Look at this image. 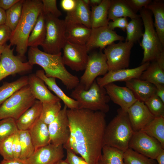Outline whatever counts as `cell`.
Segmentation results:
<instances>
[{
	"instance_id": "cell-1",
	"label": "cell",
	"mask_w": 164,
	"mask_h": 164,
	"mask_svg": "<svg viewBox=\"0 0 164 164\" xmlns=\"http://www.w3.org/2000/svg\"><path fill=\"white\" fill-rule=\"evenodd\" d=\"M67 114L70 134L63 148L80 155L87 164H98L104 146L105 113L78 108L68 109Z\"/></svg>"
},
{
	"instance_id": "cell-2",
	"label": "cell",
	"mask_w": 164,
	"mask_h": 164,
	"mask_svg": "<svg viewBox=\"0 0 164 164\" xmlns=\"http://www.w3.org/2000/svg\"><path fill=\"white\" fill-rule=\"evenodd\" d=\"M61 55V53L51 54L42 51L38 47H30L28 62L32 66L35 64L40 66L46 77L57 78L67 89L73 90L79 84V79L67 70Z\"/></svg>"
},
{
	"instance_id": "cell-3",
	"label": "cell",
	"mask_w": 164,
	"mask_h": 164,
	"mask_svg": "<svg viewBox=\"0 0 164 164\" xmlns=\"http://www.w3.org/2000/svg\"><path fill=\"white\" fill-rule=\"evenodd\" d=\"M42 11V0H24L21 18L9 40V44L15 46L18 56L22 58L27 50L29 37Z\"/></svg>"
},
{
	"instance_id": "cell-4",
	"label": "cell",
	"mask_w": 164,
	"mask_h": 164,
	"mask_svg": "<svg viewBox=\"0 0 164 164\" xmlns=\"http://www.w3.org/2000/svg\"><path fill=\"white\" fill-rule=\"evenodd\" d=\"M116 116L106 125L103 145L118 149L124 152L134 132L127 112L120 108Z\"/></svg>"
},
{
	"instance_id": "cell-5",
	"label": "cell",
	"mask_w": 164,
	"mask_h": 164,
	"mask_svg": "<svg viewBox=\"0 0 164 164\" xmlns=\"http://www.w3.org/2000/svg\"><path fill=\"white\" fill-rule=\"evenodd\" d=\"M71 96L78 102L79 108L100 111L105 114L109 111L108 104L110 99L104 87L99 86L96 80L87 90L79 84L72 90Z\"/></svg>"
},
{
	"instance_id": "cell-6",
	"label": "cell",
	"mask_w": 164,
	"mask_h": 164,
	"mask_svg": "<svg viewBox=\"0 0 164 164\" xmlns=\"http://www.w3.org/2000/svg\"><path fill=\"white\" fill-rule=\"evenodd\" d=\"M139 15L144 27L142 39L140 44L143 50L142 64L156 61L161 55L164 54V47L155 31L151 12L143 8L140 10Z\"/></svg>"
},
{
	"instance_id": "cell-7",
	"label": "cell",
	"mask_w": 164,
	"mask_h": 164,
	"mask_svg": "<svg viewBox=\"0 0 164 164\" xmlns=\"http://www.w3.org/2000/svg\"><path fill=\"white\" fill-rule=\"evenodd\" d=\"M36 100L28 84L24 87L14 93L0 106V120L11 118L16 121L34 104Z\"/></svg>"
},
{
	"instance_id": "cell-8",
	"label": "cell",
	"mask_w": 164,
	"mask_h": 164,
	"mask_svg": "<svg viewBox=\"0 0 164 164\" xmlns=\"http://www.w3.org/2000/svg\"><path fill=\"white\" fill-rule=\"evenodd\" d=\"M45 15L46 35L41 46L44 52L51 54L61 53L66 41V23L64 20L59 19L50 14Z\"/></svg>"
},
{
	"instance_id": "cell-9",
	"label": "cell",
	"mask_w": 164,
	"mask_h": 164,
	"mask_svg": "<svg viewBox=\"0 0 164 164\" xmlns=\"http://www.w3.org/2000/svg\"><path fill=\"white\" fill-rule=\"evenodd\" d=\"M133 44L126 41H120L117 43L114 42L104 49L108 71L128 68Z\"/></svg>"
},
{
	"instance_id": "cell-10",
	"label": "cell",
	"mask_w": 164,
	"mask_h": 164,
	"mask_svg": "<svg viewBox=\"0 0 164 164\" xmlns=\"http://www.w3.org/2000/svg\"><path fill=\"white\" fill-rule=\"evenodd\" d=\"M84 70L79 79V84L85 90H87L98 76H104L108 71L106 57L101 50L89 55Z\"/></svg>"
},
{
	"instance_id": "cell-11",
	"label": "cell",
	"mask_w": 164,
	"mask_h": 164,
	"mask_svg": "<svg viewBox=\"0 0 164 164\" xmlns=\"http://www.w3.org/2000/svg\"><path fill=\"white\" fill-rule=\"evenodd\" d=\"M9 44H5L0 58V81L10 75L28 72L32 69L28 62L14 54V49Z\"/></svg>"
},
{
	"instance_id": "cell-12",
	"label": "cell",
	"mask_w": 164,
	"mask_h": 164,
	"mask_svg": "<svg viewBox=\"0 0 164 164\" xmlns=\"http://www.w3.org/2000/svg\"><path fill=\"white\" fill-rule=\"evenodd\" d=\"M128 148L149 158L155 159L164 148L155 138L139 131L134 132Z\"/></svg>"
},
{
	"instance_id": "cell-13",
	"label": "cell",
	"mask_w": 164,
	"mask_h": 164,
	"mask_svg": "<svg viewBox=\"0 0 164 164\" xmlns=\"http://www.w3.org/2000/svg\"><path fill=\"white\" fill-rule=\"evenodd\" d=\"M62 49V58L65 65L76 71L85 70L89 56L85 45L75 44L66 40Z\"/></svg>"
},
{
	"instance_id": "cell-14",
	"label": "cell",
	"mask_w": 164,
	"mask_h": 164,
	"mask_svg": "<svg viewBox=\"0 0 164 164\" xmlns=\"http://www.w3.org/2000/svg\"><path fill=\"white\" fill-rule=\"evenodd\" d=\"M67 109L64 105L55 120L48 125L50 143L56 145H65L70 137Z\"/></svg>"
},
{
	"instance_id": "cell-15",
	"label": "cell",
	"mask_w": 164,
	"mask_h": 164,
	"mask_svg": "<svg viewBox=\"0 0 164 164\" xmlns=\"http://www.w3.org/2000/svg\"><path fill=\"white\" fill-rule=\"evenodd\" d=\"M91 32L85 46L88 52L99 48L101 50L117 41H123L124 37L118 34L108 26L91 28Z\"/></svg>"
},
{
	"instance_id": "cell-16",
	"label": "cell",
	"mask_w": 164,
	"mask_h": 164,
	"mask_svg": "<svg viewBox=\"0 0 164 164\" xmlns=\"http://www.w3.org/2000/svg\"><path fill=\"white\" fill-rule=\"evenodd\" d=\"M150 63L147 62L132 69H123L108 71L102 77L96 79L97 84L104 87L106 85L117 81L126 82L134 78H139L143 72L149 66Z\"/></svg>"
},
{
	"instance_id": "cell-17",
	"label": "cell",
	"mask_w": 164,
	"mask_h": 164,
	"mask_svg": "<svg viewBox=\"0 0 164 164\" xmlns=\"http://www.w3.org/2000/svg\"><path fill=\"white\" fill-rule=\"evenodd\" d=\"M63 149L50 143L36 150L28 160L30 164H56L64 156Z\"/></svg>"
},
{
	"instance_id": "cell-18",
	"label": "cell",
	"mask_w": 164,
	"mask_h": 164,
	"mask_svg": "<svg viewBox=\"0 0 164 164\" xmlns=\"http://www.w3.org/2000/svg\"><path fill=\"white\" fill-rule=\"evenodd\" d=\"M127 112L134 132L141 130L155 117L144 103L138 100L130 106Z\"/></svg>"
},
{
	"instance_id": "cell-19",
	"label": "cell",
	"mask_w": 164,
	"mask_h": 164,
	"mask_svg": "<svg viewBox=\"0 0 164 164\" xmlns=\"http://www.w3.org/2000/svg\"><path fill=\"white\" fill-rule=\"evenodd\" d=\"M110 100L118 105L123 111L128 108L137 100L132 91L126 87L117 85L113 83L104 87Z\"/></svg>"
},
{
	"instance_id": "cell-20",
	"label": "cell",
	"mask_w": 164,
	"mask_h": 164,
	"mask_svg": "<svg viewBox=\"0 0 164 164\" xmlns=\"http://www.w3.org/2000/svg\"><path fill=\"white\" fill-rule=\"evenodd\" d=\"M28 84L36 99L42 103L61 101L50 91L44 81L35 74L28 76Z\"/></svg>"
},
{
	"instance_id": "cell-21",
	"label": "cell",
	"mask_w": 164,
	"mask_h": 164,
	"mask_svg": "<svg viewBox=\"0 0 164 164\" xmlns=\"http://www.w3.org/2000/svg\"><path fill=\"white\" fill-rule=\"evenodd\" d=\"M125 82L137 100L144 103L155 93V86L146 80L134 78Z\"/></svg>"
},
{
	"instance_id": "cell-22",
	"label": "cell",
	"mask_w": 164,
	"mask_h": 164,
	"mask_svg": "<svg viewBox=\"0 0 164 164\" xmlns=\"http://www.w3.org/2000/svg\"><path fill=\"white\" fill-rule=\"evenodd\" d=\"M48 86L49 88L53 91L58 98L63 102L68 109H73L79 108L77 101L67 95L57 85L56 78L46 77L43 70H38L35 73Z\"/></svg>"
},
{
	"instance_id": "cell-23",
	"label": "cell",
	"mask_w": 164,
	"mask_h": 164,
	"mask_svg": "<svg viewBox=\"0 0 164 164\" xmlns=\"http://www.w3.org/2000/svg\"><path fill=\"white\" fill-rule=\"evenodd\" d=\"M91 18L89 7L85 5L82 0H77L75 7L67 13L64 20L67 23L80 24L91 28Z\"/></svg>"
},
{
	"instance_id": "cell-24",
	"label": "cell",
	"mask_w": 164,
	"mask_h": 164,
	"mask_svg": "<svg viewBox=\"0 0 164 164\" xmlns=\"http://www.w3.org/2000/svg\"><path fill=\"white\" fill-rule=\"evenodd\" d=\"M91 30V28L83 24L66 23V40L74 43L85 45L90 37Z\"/></svg>"
},
{
	"instance_id": "cell-25",
	"label": "cell",
	"mask_w": 164,
	"mask_h": 164,
	"mask_svg": "<svg viewBox=\"0 0 164 164\" xmlns=\"http://www.w3.org/2000/svg\"><path fill=\"white\" fill-rule=\"evenodd\" d=\"M42 107V103L36 100L34 104L16 121L18 130H29L31 127L39 119Z\"/></svg>"
},
{
	"instance_id": "cell-26",
	"label": "cell",
	"mask_w": 164,
	"mask_h": 164,
	"mask_svg": "<svg viewBox=\"0 0 164 164\" xmlns=\"http://www.w3.org/2000/svg\"><path fill=\"white\" fill-rule=\"evenodd\" d=\"M29 131L35 150L50 143L48 125L40 119Z\"/></svg>"
},
{
	"instance_id": "cell-27",
	"label": "cell",
	"mask_w": 164,
	"mask_h": 164,
	"mask_svg": "<svg viewBox=\"0 0 164 164\" xmlns=\"http://www.w3.org/2000/svg\"><path fill=\"white\" fill-rule=\"evenodd\" d=\"M144 8L150 10L153 15L154 25L158 36L164 47V3L160 0L152 1Z\"/></svg>"
},
{
	"instance_id": "cell-28",
	"label": "cell",
	"mask_w": 164,
	"mask_h": 164,
	"mask_svg": "<svg viewBox=\"0 0 164 164\" xmlns=\"http://www.w3.org/2000/svg\"><path fill=\"white\" fill-rule=\"evenodd\" d=\"M110 0H102L97 6L92 7L91 10V28L108 26V9L111 4Z\"/></svg>"
},
{
	"instance_id": "cell-29",
	"label": "cell",
	"mask_w": 164,
	"mask_h": 164,
	"mask_svg": "<svg viewBox=\"0 0 164 164\" xmlns=\"http://www.w3.org/2000/svg\"><path fill=\"white\" fill-rule=\"evenodd\" d=\"M129 17L132 19L140 17L124 2V0H112L108 9L109 21L120 17Z\"/></svg>"
},
{
	"instance_id": "cell-30",
	"label": "cell",
	"mask_w": 164,
	"mask_h": 164,
	"mask_svg": "<svg viewBox=\"0 0 164 164\" xmlns=\"http://www.w3.org/2000/svg\"><path fill=\"white\" fill-rule=\"evenodd\" d=\"M46 35L45 15L42 12L39 15L36 23L29 37L27 44L30 47L42 46Z\"/></svg>"
},
{
	"instance_id": "cell-31",
	"label": "cell",
	"mask_w": 164,
	"mask_h": 164,
	"mask_svg": "<svg viewBox=\"0 0 164 164\" xmlns=\"http://www.w3.org/2000/svg\"><path fill=\"white\" fill-rule=\"evenodd\" d=\"M139 79L154 85L164 84V69L162 68L156 61H152L143 72Z\"/></svg>"
},
{
	"instance_id": "cell-32",
	"label": "cell",
	"mask_w": 164,
	"mask_h": 164,
	"mask_svg": "<svg viewBox=\"0 0 164 164\" xmlns=\"http://www.w3.org/2000/svg\"><path fill=\"white\" fill-rule=\"evenodd\" d=\"M156 139L164 148V117H155L141 130Z\"/></svg>"
},
{
	"instance_id": "cell-33",
	"label": "cell",
	"mask_w": 164,
	"mask_h": 164,
	"mask_svg": "<svg viewBox=\"0 0 164 164\" xmlns=\"http://www.w3.org/2000/svg\"><path fill=\"white\" fill-rule=\"evenodd\" d=\"M28 84V76L22 77L10 82H5L0 86V106L18 90Z\"/></svg>"
},
{
	"instance_id": "cell-34",
	"label": "cell",
	"mask_w": 164,
	"mask_h": 164,
	"mask_svg": "<svg viewBox=\"0 0 164 164\" xmlns=\"http://www.w3.org/2000/svg\"><path fill=\"white\" fill-rule=\"evenodd\" d=\"M124 152L115 148L104 145L98 164H124Z\"/></svg>"
},
{
	"instance_id": "cell-35",
	"label": "cell",
	"mask_w": 164,
	"mask_h": 164,
	"mask_svg": "<svg viewBox=\"0 0 164 164\" xmlns=\"http://www.w3.org/2000/svg\"><path fill=\"white\" fill-rule=\"evenodd\" d=\"M61 109L60 101L42 103L39 119L48 125L55 120Z\"/></svg>"
},
{
	"instance_id": "cell-36",
	"label": "cell",
	"mask_w": 164,
	"mask_h": 164,
	"mask_svg": "<svg viewBox=\"0 0 164 164\" xmlns=\"http://www.w3.org/2000/svg\"><path fill=\"white\" fill-rule=\"evenodd\" d=\"M142 23L140 17L132 19L128 22L125 29L126 37L125 41L134 44L139 40L143 33Z\"/></svg>"
},
{
	"instance_id": "cell-37",
	"label": "cell",
	"mask_w": 164,
	"mask_h": 164,
	"mask_svg": "<svg viewBox=\"0 0 164 164\" xmlns=\"http://www.w3.org/2000/svg\"><path fill=\"white\" fill-rule=\"evenodd\" d=\"M24 0H20L10 8L5 11V24L13 32L17 27L21 17Z\"/></svg>"
},
{
	"instance_id": "cell-38",
	"label": "cell",
	"mask_w": 164,
	"mask_h": 164,
	"mask_svg": "<svg viewBox=\"0 0 164 164\" xmlns=\"http://www.w3.org/2000/svg\"><path fill=\"white\" fill-rule=\"evenodd\" d=\"M19 134L21 149L20 158L28 159L35 150L29 131L19 130Z\"/></svg>"
},
{
	"instance_id": "cell-39",
	"label": "cell",
	"mask_w": 164,
	"mask_h": 164,
	"mask_svg": "<svg viewBox=\"0 0 164 164\" xmlns=\"http://www.w3.org/2000/svg\"><path fill=\"white\" fill-rule=\"evenodd\" d=\"M124 164H157L152 159L128 148L124 152Z\"/></svg>"
},
{
	"instance_id": "cell-40",
	"label": "cell",
	"mask_w": 164,
	"mask_h": 164,
	"mask_svg": "<svg viewBox=\"0 0 164 164\" xmlns=\"http://www.w3.org/2000/svg\"><path fill=\"white\" fill-rule=\"evenodd\" d=\"M19 130L16 120L11 118L0 120V143Z\"/></svg>"
},
{
	"instance_id": "cell-41",
	"label": "cell",
	"mask_w": 164,
	"mask_h": 164,
	"mask_svg": "<svg viewBox=\"0 0 164 164\" xmlns=\"http://www.w3.org/2000/svg\"><path fill=\"white\" fill-rule=\"evenodd\" d=\"M150 111L155 117H164V103L155 94L144 102Z\"/></svg>"
},
{
	"instance_id": "cell-42",
	"label": "cell",
	"mask_w": 164,
	"mask_h": 164,
	"mask_svg": "<svg viewBox=\"0 0 164 164\" xmlns=\"http://www.w3.org/2000/svg\"><path fill=\"white\" fill-rule=\"evenodd\" d=\"M15 134L9 136L0 143V155L4 159L13 158L12 144Z\"/></svg>"
},
{
	"instance_id": "cell-43",
	"label": "cell",
	"mask_w": 164,
	"mask_h": 164,
	"mask_svg": "<svg viewBox=\"0 0 164 164\" xmlns=\"http://www.w3.org/2000/svg\"><path fill=\"white\" fill-rule=\"evenodd\" d=\"M42 12L44 15L50 14L57 18L62 15L57 7L56 0H42Z\"/></svg>"
},
{
	"instance_id": "cell-44",
	"label": "cell",
	"mask_w": 164,
	"mask_h": 164,
	"mask_svg": "<svg viewBox=\"0 0 164 164\" xmlns=\"http://www.w3.org/2000/svg\"><path fill=\"white\" fill-rule=\"evenodd\" d=\"M134 11L136 12L145 8L152 2L151 0H124Z\"/></svg>"
},
{
	"instance_id": "cell-45",
	"label": "cell",
	"mask_w": 164,
	"mask_h": 164,
	"mask_svg": "<svg viewBox=\"0 0 164 164\" xmlns=\"http://www.w3.org/2000/svg\"><path fill=\"white\" fill-rule=\"evenodd\" d=\"M67 156L65 160L68 164H87L84 159L69 149H66Z\"/></svg>"
},
{
	"instance_id": "cell-46",
	"label": "cell",
	"mask_w": 164,
	"mask_h": 164,
	"mask_svg": "<svg viewBox=\"0 0 164 164\" xmlns=\"http://www.w3.org/2000/svg\"><path fill=\"white\" fill-rule=\"evenodd\" d=\"M128 22L127 18H118L112 21L109 22L108 26L110 29L113 30L115 28H118L125 31Z\"/></svg>"
},
{
	"instance_id": "cell-47",
	"label": "cell",
	"mask_w": 164,
	"mask_h": 164,
	"mask_svg": "<svg viewBox=\"0 0 164 164\" xmlns=\"http://www.w3.org/2000/svg\"><path fill=\"white\" fill-rule=\"evenodd\" d=\"M12 33L11 29L6 25H0V45H5L10 40Z\"/></svg>"
},
{
	"instance_id": "cell-48",
	"label": "cell",
	"mask_w": 164,
	"mask_h": 164,
	"mask_svg": "<svg viewBox=\"0 0 164 164\" xmlns=\"http://www.w3.org/2000/svg\"><path fill=\"white\" fill-rule=\"evenodd\" d=\"M13 158H20L21 149L19 138V130L14 134L12 144Z\"/></svg>"
},
{
	"instance_id": "cell-49",
	"label": "cell",
	"mask_w": 164,
	"mask_h": 164,
	"mask_svg": "<svg viewBox=\"0 0 164 164\" xmlns=\"http://www.w3.org/2000/svg\"><path fill=\"white\" fill-rule=\"evenodd\" d=\"M77 0H62L60 5L62 9L67 13L73 10L76 7Z\"/></svg>"
},
{
	"instance_id": "cell-50",
	"label": "cell",
	"mask_w": 164,
	"mask_h": 164,
	"mask_svg": "<svg viewBox=\"0 0 164 164\" xmlns=\"http://www.w3.org/2000/svg\"><path fill=\"white\" fill-rule=\"evenodd\" d=\"M0 164H30L28 160L14 158L11 159H3L0 162Z\"/></svg>"
},
{
	"instance_id": "cell-51",
	"label": "cell",
	"mask_w": 164,
	"mask_h": 164,
	"mask_svg": "<svg viewBox=\"0 0 164 164\" xmlns=\"http://www.w3.org/2000/svg\"><path fill=\"white\" fill-rule=\"evenodd\" d=\"M20 0H0V7L6 11L12 7Z\"/></svg>"
},
{
	"instance_id": "cell-52",
	"label": "cell",
	"mask_w": 164,
	"mask_h": 164,
	"mask_svg": "<svg viewBox=\"0 0 164 164\" xmlns=\"http://www.w3.org/2000/svg\"><path fill=\"white\" fill-rule=\"evenodd\" d=\"M155 94L164 103V84H157Z\"/></svg>"
},
{
	"instance_id": "cell-53",
	"label": "cell",
	"mask_w": 164,
	"mask_h": 164,
	"mask_svg": "<svg viewBox=\"0 0 164 164\" xmlns=\"http://www.w3.org/2000/svg\"><path fill=\"white\" fill-rule=\"evenodd\" d=\"M5 11L0 7V25L5 24Z\"/></svg>"
},
{
	"instance_id": "cell-54",
	"label": "cell",
	"mask_w": 164,
	"mask_h": 164,
	"mask_svg": "<svg viewBox=\"0 0 164 164\" xmlns=\"http://www.w3.org/2000/svg\"><path fill=\"white\" fill-rule=\"evenodd\" d=\"M155 159L157 164H164V150L157 156Z\"/></svg>"
},
{
	"instance_id": "cell-55",
	"label": "cell",
	"mask_w": 164,
	"mask_h": 164,
	"mask_svg": "<svg viewBox=\"0 0 164 164\" xmlns=\"http://www.w3.org/2000/svg\"><path fill=\"white\" fill-rule=\"evenodd\" d=\"M90 6L94 7L98 5L101 2L102 0H90Z\"/></svg>"
},
{
	"instance_id": "cell-56",
	"label": "cell",
	"mask_w": 164,
	"mask_h": 164,
	"mask_svg": "<svg viewBox=\"0 0 164 164\" xmlns=\"http://www.w3.org/2000/svg\"><path fill=\"white\" fill-rule=\"evenodd\" d=\"M84 4L87 6H90V0H82Z\"/></svg>"
},
{
	"instance_id": "cell-57",
	"label": "cell",
	"mask_w": 164,
	"mask_h": 164,
	"mask_svg": "<svg viewBox=\"0 0 164 164\" xmlns=\"http://www.w3.org/2000/svg\"><path fill=\"white\" fill-rule=\"evenodd\" d=\"M5 45H0V58L4 50L5 47Z\"/></svg>"
},
{
	"instance_id": "cell-58",
	"label": "cell",
	"mask_w": 164,
	"mask_h": 164,
	"mask_svg": "<svg viewBox=\"0 0 164 164\" xmlns=\"http://www.w3.org/2000/svg\"><path fill=\"white\" fill-rule=\"evenodd\" d=\"M56 164H68L65 160L63 159L60 161Z\"/></svg>"
},
{
	"instance_id": "cell-59",
	"label": "cell",
	"mask_w": 164,
	"mask_h": 164,
	"mask_svg": "<svg viewBox=\"0 0 164 164\" xmlns=\"http://www.w3.org/2000/svg\"></svg>"
}]
</instances>
